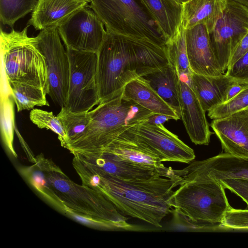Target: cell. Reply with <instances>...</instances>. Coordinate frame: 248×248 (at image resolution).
I'll return each mask as SVG.
<instances>
[{
    "mask_svg": "<svg viewBox=\"0 0 248 248\" xmlns=\"http://www.w3.org/2000/svg\"><path fill=\"white\" fill-rule=\"evenodd\" d=\"M28 25L21 31L0 30L1 68L9 82L33 85L48 94V81L45 59L28 35Z\"/></svg>",
    "mask_w": 248,
    "mask_h": 248,
    "instance_id": "8992f818",
    "label": "cell"
},
{
    "mask_svg": "<svg viewBox=\"0 0 248 248\" xmlns=\"http://www.w3.org/2000/svg\"><path fill=\"white\" fill-rule=\"evenodd\" d=\"M14 100L12 96L0 98V124L1 137L10 154L17 155L13 147L15 130Z\"/></svg>",
    "mask_w": 248,
    "mask_h": 248,
    "instance_id": "83f0119b",
    "label": "cell"
},
{
    "mask_svg": "<svg viewBox=\"0 0 248 248\" xmlns=\"http://www.w3.org/2000/svg\"><path fill=\"white\" fill-rule=\"evenodd\" d=\"M91 113L84 135L67 148L73 155L103 150L122 133L154 113L124 97L122 93L100 103Z\"/></svg>",
    "mask_w": 248,
    "mask_h": 248,
    "instance_id": "5b68a950",
    "label": "cell"
},
{
    "mask_svg": "<svg viewBox=\"0 0 248 248\" xmlns=\"http://www.w3.org/2000/svg\"><path fill=\"white\" fill-rule=\"evenodd\" d=\"M220 227L228 229L248 230V209H236L231 206L225 213Z\"/></svg>",
    "mask_w": 248,
    "mask_h": 248,
    "instance_id": "1f68e13d",
    "label": "cell"
},
{
    "mask_svg": "<svg viewBox=\"0 0 248 248\" xmlns=\"http://www.w3.org/2000/svg\"><path fill=\"white\" fill-rule=\"evenodd\" d=\"M122 94L154 113L168 115L175 120L180 119L175 111L140 77L126 84Z\"/></svg>",
    "mask_w": 248,
    "mask_h": 248,
    "instance_id": "603a6c76",
    "label": "cell"
},
{
    "mask_svg": "<svg viewBox=\"0 0 248 248\" xmlns=\"http://www.w3.org/2000/svg\"><path fill=\"white\" fill-rule=\"evenodd\" d=\"M187 55L191 71L206 76L223 74L215 54L209 32L203 23L186 30Z\"/></svg>",
    "mask_w": 248,
    "mask_h": 248,
    "instance_id": "2e32d148",
    "label": "cell"
},
{
    "mask_svg": "<svg viewBox=\"0 0 248 248\" xmlns=\"http://www.w3.org/2000/svg\"><path fill=\"white\" fill-rule=\"evenodd\" d=\"M211 126L225 153L248 157V107L225 117L214 119Z\"/></svg>",
    "mask_w": 248,
    "mask_h": 248,
    "instance_id": "e0dca14e",
    "label": "cell"
},
{
    "mask_svg": "<svg viewBox=\"0 0 248 248\" xmlns=\"http://www.w3.org/2000/svg\"><path fill=\"white\" fill-rule=\"evenodd\" d=\"M85 0L87 1V2H88L89 3V2H90L91 0Z\"/></svg>",
    "mask_w": 248,
    "mask_h": 248,
    "instance_id": "ab89813d",
    "label": "cell"
},
{
    "mask_svg": "<svg viewBox=\"0 0 248 248\" xmlns=\"http://www.w3.org/2000/svg\"><path fill=\"white\" fill-rule=\"evenodd\" d=\"M9 84L17 112L30 110L35 106H49L46 93L42 89L20 82H9Z\"/></svg>",
    "mask_w": 248,
    "mask_h": 248,
    "instance_id": "d4e9b609",
    "label": "cell"
},
{
    "mask_svg": "<svg viewBox=\"0 0 248 248\" xmlns=\"http://www.w3.org/2000/svg\"><path fill=\"white\" fill-rule=\"evenodd\" d=\"M73 165L83 186L102 194L125 216L161 227L162 220L173 210V190L180 186L181 177L123 180Z\"/></svg>",
    "mask_w": 248,
    "mask_h": 248,
    "instance_id": "7a4b0ae2",
    "label": "cell"
},
{
    "mask_svg": "<svg viewBox=\"0 0 248 248\" xmlns=\"http://www.w3.org/2000/svg\"><path fill=\"white\" fill-rule=\"evenodd\" d=\"M90 5L77 11L57 27L66 48L97 53L107 33Z\"/></svg>",
    "mask_w": 248,
    "mask_h": 248,
    "instance_id": "7c38bea8",
    "label": "cell"
},
{
    "mask_svg": "<svg viewBox=\"0 0 248 248\" xmlns=\"http://www.w3.org/2000/svg\"><path fill=\"white\" fill-rule=\"evenodd\" d=\"M175 172L181 178V183L200 179H248V157L222 153L206 159L193 160L186 168L175 170Z\"/></svg>",
    "mask_w": 248,
    "mask_h": 248,
    "instance_id": "5bb4252c",
    "label": "cell"
},
{
    "mask_svg": "<svg viewBox=\"0 0 248 248\" xmlns=\"http://www.w3.org/2000/svg\"><path fill=\"white\" fill-rule=\"evenodd\" d=\"M169 63L166 47L107 30L97 52L100 103L121 94L130 81Z\"/></svg>",
    "mask_w": 248,
    "mask_h": 248,
    "instance_id": "3957f363",
    "label": "cell"
},
{
    "mask_svg": "<svg viewBox=\"0 0 248 248\" xmlns=\"http://www.w3.org/2000/svg\"><path fill=\"white\" fill-rule=\"evenodd\" d=\"M102 151L111 153L121 159L138 166L157 170L166 178L180 177L175 174L174 170L165 166L157 155L140 146L124 132Z\"/></svg>",
    "mask_w": 248,
    "mask_h": 248,
    "instance_id": "ac0fdd59",
    "label": "cell"
},
{
    "mask_svg": "<svg viewBox=\"0 0 248 248\" xmlns=\"http://www.w3.org/2000/svg\"><path fill=\"white\" fill-rule=\"evenodd\" d=\"M234 82L225 74L206 76L192 72L189 79L190 84L205 111L224 102L227 90Z\"/></svg>",
    "mask_w": 248,
    "mask_h": 248,
    "instance_id": "ffe728a7",
    "label": "cell"
},
{
    "mask_svg": "<svg viewBox=\"0 0 248 248\" xmlns=\"http://www.w3.org/2000/svg\"><path fill=\"white\" fill-rule=\"evenodd\" d=\"M225 188L228 189L240 197L248 206V179L229 178L217 181Z\"/></svg>",
    "mask_w": 248,
    "mask_h": 248,
    "instance_id": "836d02e7",
    "label": "cell"
},
{
    "mask_svg": "<svg viewBox=\"0 0 248 248\" xmlns=\"http://www.w3.org/2000/svg\"><path fill=\"white\" fill-rule=\"evenodd\" d=\"M186 32L182 22L175 36L167 42L166 48L169 63L177 69L179 76L190 78L193 72L187 55Z\"/></svg>",
    "mask_w": 248,
    "mask_h": 248,
    "instance_id": "484cf974",
    "label": "cell"
},
{
    "mask_svg": "<svg viewBox=\"0 0 248 248\" xmlns=\"http://www.w3.org/2000/svg\"><path fill=\"white\" fill-rule=\"evenodd\" d=\"M225 74L235 82L248 83V52L230 66Z\"/></svg>",
    "mask_w": 248,
    "mask_h": 248,
    "instance_id": "d6a6232c",
    "label": "cell"
},
{
    "mask_svg": "<svg viewBox=\"0 0 248 248\" xmlns=\"http://www.w3.org/2000/svg\"><path fill=\"white\" fill-rule=\"evenodd\" d=\"M240 4H242L248 8V0H231Z\"/></svg>",
    "mask_w": 248,
    "mask_h": 248,
    "instance_id": "74e56055",
    "label": "cell"
},
{
    "mask_svg": "<svg viewBox=\"0 0 248 248\" xmlns=\"http://www.w3.org/2000/svg\"><path fill=\"white\" fill-rule=\"evenodd\" d=\"M34 164L20 172L44 198L70 217L79 216L96 222L99 228L114 231H139L102 194L78 185L51 159L40 154Z\"/></svg>",
    "mask_w": 248,
    "mask_h": 248,
    "instance_id": "6da1fadb",
    "label": "cell"
},
{
    "mask_svg": "<svg viewBox=\"0 0 248 248\" xmlns=\"http://www.w3.org/2000/svg\"><path fill=\"white\" fill-rule=\"evenodd\" d=\"M177 1H178L179 3H180L181 4H182V5L186 2L187 1H188V0H176Z\"/></svg>",
    "mask_w": 248,
    "mask_h": 248,
    "instance_id": "f35d334b",
    "label": "cell"
},
{
    "mask_svg": "<svg viewBox=\"0 0 248 248\" xmlns=\"http://www.w3.org/2000/svg\"><path fill=\"white\" fill-rule=\"evenodd\" d=\"M30 118L38 127L46 128L56 133L61 145L66 148L68 144L67 135L61 121L52 112L34 108L30 112Z\"/></svg>",
    "mask_w": 248,
    "mask_h": 248,
    "instance_id": "f546056e",
    "label": "cell"
},
{
    "mask_svg": "<svg viewBox=\"0 0 248 248\" xmlns=\"http://www.w3.org/2000/svg\"><path fill=\"white\" fill-rule=\"evenodd\" d=\"M189 78L179 77V95L181 119L191 141L196 145H208L213 134L205 111L192 88Z\"/></svg>",
    "mask_w": 248,
    "mask_h": 248,
    "instance_id": "9a60e30c",
    "label": "cell"
},
{
    "mask_svg": "<svg viewBox=\"0 0 248 248\" xmlns=\"http://www.w3.org/2000/svg\"><path fill=\"white\" fill-rule=\"evenodd\" d=\"M227 0H189L183 4L182 24L186 30L206 25L210 33L220 17Z\"/></svg>",
    "mask_w": 248,
    "mask_h": 248,
    "instance_id": "7402d4cb",
    "label": "cell"
},
{
    "mask_svg": "<svg viewBox=\"0 0 248 248\" xmlns=\"http://www.w3.org/2000/svg\"><path fill=\"white\" fill-rule=\"evenodd\" d=\"M38 0H0L1 23L13 28L16 21L32 12Z\"/></svg>",
    "mask_w": 248,
    "mask_h": 248,
    "instance_id": "f1b7e54d",
    "label": "cell"
},
{
    "mask_svg": "<svg viewBox=\"0 0 248 248\" xmlns=\"http://www.w3.org/2000/svg\"><path fill=\"white\" fill-rule=\"evenodd\" d=\"M248 32V8L227 0L226 6L209 36L222 73L227 71L232 57Z\"/></svg>",
    "mask_w": 248,
    "mask_h": 248,
    "instance_id": "30bf717a",
    "label": "cell"
},
{
    "mask_svg": "<svg viewBox=\"0 0 248 248\" xmlns=\"http://www.w3.org/2000/svg\"><path fill=\"white\" fill-rule=\"evenodd\" d=\"M248 86V83H238L236 82L233 83L227 90L224 102L228 101L235 97Z\"/></svg>",
    "mask_w": 248,
    "mask_h": 248,
    "instance_id": "d590c367",
    "label": "cell"
},
{
    "mask_svg": "<svg viewBox=\"0 0 248 248\" xmlns=\"http://www.w3.org/2000/svg\"><path fill=\"white\" fill-rule=\"evenodd\" d=\"M140 78L146 82L181 119L179 95V76L177 69L169 63Z\"/></svg>",
    "mask_w": 248,
    "mask_h": 248,
    "instance_id": "44dd1931",
    "label": "cell"
},
{
    "mask_svg": "<svg viewBox=\"0 0 248 248\" xmlns=\"http://www.w3.org/2000/svg\"><path fill=\"white\" fill-rule=\"evenodd\" d=\"M145 120L133 125L124 133L140 146L157 155L162 162L188 164L195 159L193 150L177 135L163 124H151Z\"/></svg>",
    "mask_w": 248,
    "mask_h": 248,
    "instance_id": "8fae6325",
    "label": "cell"
},
{
    "mask_svg": "<svg viewBox=\"0 0 248 248\" xmlns=\"http://www.w3.org/2000/svg\"><path fill=\"white\" fill-rule=\"evenodd\" d=\"M73 164L79 165L95 173L123 180H145L165 177L160 172L145 168L120 158L105 151L92 153L73 154Z\"/></svg>",
    "mask_w": 248,
    "mask_h": 248,
    "instance_id": "4fadbf2b",
    "label": "cell"
},
{
    "mask_svg": "<svg viewBox=\"0 0 248 248\" xmlns=\"http://www.w3.org/2000/svg\"><path fill=\"white\" fill-rule=\"evenodd\" d=\"M172 206L175 221H182L186 228L203 231L221 227L231 206L219 182L200 179L181 183L174 192Z\"/></svg>",
    "mask_w": 248,
    "mask_h": 248,
    "instance_id": "277c9868",
    "label": "cell"
},
{
    "mask_svg": "<svg viewBox=\"0 0 248 248\" xmlns=\"http://www.w3.org/2000/svg\"><path fill=\"white\" fill-rule=\"evenodd\" d=\"M171 119L173 120V118L168 115L153 113L148 117L145 121L151 124H160Z\"/></svg>",
    "mask_w": 248,
    "mask_h": 248,
    "instance_id": "8d00e7d4",
    "label": "cell"
},
{
    "mask_svg": "<svg viewBox=\"0 0 248 248\" xmlns=\"http://www.w3.org/2000/svg\"><path fill=\"white\" fill-rule=\"evenodd\" d=\"M65 130L68 138V146L80 139L84 134L91 120V110L74 112L65 107L61 108L57 115Z\"/></svg>",
    "mask_w": 248,
    "mask_h": 248,
    "instance_id": "4316f807",
    "label": "cell"
},
{
    "mask_svg": "<svg viewBox=\"0 0 248 248\" xmlns=\"http://www.w3.org/2000/svg\"><path fill=\"white\" fill-rule=\"evenodd\" d=\"M90 3L107 30L166 47L167 41L143 0H91Z\"/></svg>",
    "mask_w": 248,
    "mask_h": 248,
    "instance_id": "52a82bcc",
    "label": "cell"
},
{
    "mask_svg": "<svg viewBox=\"0 0 248 248\" xmlns=\"http://www.w3.org/2000/svg\"><path fill=\"white\" fill-rule=\"evenodd\" d=\"M66 49L70 70L65 107L74 112L89 111L100 103L96 78L97 53Z\"/></svg>",
    "mask_w": 248,
    "mask_h": 248,
    "instance_id": "ba28073f",
    "label": "cell"
},
{
    "mask_svg": "<svg viewBox=\"0 0 248 248\" xmlns=\"http://www.w3.org/2000/svg\"><path fill=\"white\" fill-rule=\"evenodd\" d=\"M88 3L85 0H38L27 24L40 31L58 27Z\"/></svg>",
    "mask_w": 248,
    "mask_h": 248,
    "instance_id": "d6986e66",
    "label": "cell"
},
{
    "mask_svg": "<svg viewBox=\"0 0 248 248\" xmlns=\"http://www.w3.org/2000/svg\"><path fill=\"white\" fill-rule=\"evenodd\" d=\"M167 42L173 38L182 23L183 5L176 0H143Z\"/></svg>",
    "mask_w": 248,
    "mask_h": 248,
    "instance_id": "cb8c5ba5",
    "label": "cell"
},
{
    "mask_svg": "<svg viewBox=\"0 0 248 248\" xmlns=\"http://www.w3.org/2000/svg\"><path fill=\"white\" fill-rule=\"evenodd\" d=\"M248 52V32L243 38L235 49L230 61L231 66ZM228 67V68H229Z\"/></svg>",
    "mask_w": 248,
    "mask_h": 248,
    "instance_id": "e575fe53",
    "label": "cell"
},
{
    "mask_svg": "<svg viewBox=\"0 0 248 248\" xmlns=\"http://www.w3.org/2000/svg\"><path fill=\"white\" fill-rule=\"evenodd\" d=\"M248 107V86L235 97L208 111V116L215 119L225 117Z\"/></svg>",
    "mask_w": 248,
    "mask_h": 248,
    "instance_id": "4dcf8cb0",
    "label": "cell"
},
{
    "mask_svg": "<svg viewBox=\"0 0 248 248\" xmlns=\"http://www.w3.org/2000/svg\"><path fill=\"white\" fill-rule=\"evenodd\" d=\"M34 40L45 59L48 95L61 108L65 107L68 93L70 65L67 50L62 43L57 27L40 31L34 37Z\"/></svg>",
    "mask_w": 248,
    "mask_h": 248,
    "instance_id": "9c48e42d",
    "label": "cell"
}]
</instances>
